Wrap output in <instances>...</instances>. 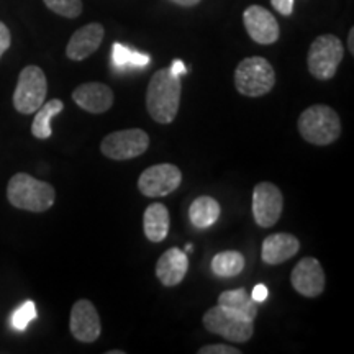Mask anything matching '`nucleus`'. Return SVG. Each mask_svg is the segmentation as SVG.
<instances>
[{"mask_svg": "<svg viewBox=\"0 0 354 354\" xmlns=\"http://www.w3.org/2000/svg\"><path fill=\"white\" fill-rule=\"evenodd\" d=\"M180 76L169 68L154 73L146 91V109L154 122L167 125L174 122L180 105Z\"/></svg>", "mask_w": 354, "mask_h": 354, "instance_id": "nucleus-1", "label": "nucleus"}, {"mask_svg": "<svg viewBox=\"0 0 354 354\" xmlns=\"http://www.w3.org/2000/svg\"><path fill=\"white\" fill-rule=\"evenodd\" d=\"M7 198L15 209L41 214L53 207L56 190L51 184L35 179L25 172H19L8 180Z\"/></svg>", "mask_w": 354, "mask_h": 354, "instance_id": "nucleus-2", "label": "nucleus"}, {"mask_svg": "<svg viewBox=\"0 0 354 354\" xmlns=\"http://www.w3.org/2000/svg\"><path fill=\"white\" fill-rule=\"evenodd\" d=\"M299 133L310 145H331L342 135V120L328 105H312L299 117Z\"/></svg>", "mask_w": 354, "mask_h": 354, "instance_id": "nucleus-3", "label": "nucleus"}, {"mask_svg": "<svg viewBox=\"0 0 354 354\" xmlns=\"http://www.w3.org/2000/svg\"><path fill=\"white\" fill-rule=\"evenodd\" d=\"M276 73L268 59L251 56L243 59L234 71V87L245 97H263L272 91Z\"/></svg>", "mask_w": 354, "mask_h": 354, "instance_id": "nucleus-4", "label": "nucleus"}, {"mask_svg": "<svg viewBox=\"0 0 354 354\" xmlns=\"http://www.w3.org/2000/svg\"><path fill=\"white\" fill-rule=\"evenodd\" d=\"M344 46L342 39L335 35H322L313 39L307 55L310 74L318 81H328L336 74L343 61Z\"/></svg>", "mask_w": 354, "mask_h": 354, "instance_id": "nucleus-5", "label": "nucleus"}, {"mask_svg": "<svg viewBox=\"0 0 354 354\" xmlns=\"http://www.w3.org/2000/svg\"><path fill=\"white\" fill-rule=\"evenodd\" d=\"M48 92V82L43 69L38 66H26L21 71L13 92V107L17 112L35 113L44 104Z\"/></svg>", "mask_w": 354, "mask_h": 354, "instance_id": "nucleus-6", "label": "nucleus"}, {"mask_svg": "<svg viewBox=\"0 0 354 354\" xmlns=\"http://www.w3.org/2000/svg\"><path fill=\"white\" fill-rule=\"evenodd\" d=\"M149 148V136L140 128L110 133L100 145L102 154L113 161H127L138 158Z\"/></svg>", "mask_w": 354, "mask_h": 354, "instance_id": "nucleus-7", "label": "nucleus"}, {"mask_svg": "<svg viewBox=\"0 0 354 354\" xmlns=\"http://www.w3.org/2000/svg\"><path fill=\"white\" fill-rule=\"evenodd\" d=\"M203 326L210 333L218 335L221 338L228 339L232 343H246L250 342L254 333L253 322L241 320V318L230 315L223 308L212 307L202 318Z\"/></svg>", "mask_w": 354, "mask_h": 354, "instance_id": "nucleus-8", "label": "nucleus"}, {"mask_svg": "<svg viewBox=\"0 0 354 354\" xmlns=\"http://www.w3.org/2000/svg\"><path fill=\"white\" fill-rule=\"evenodd\" d=\"M180 183H183V172L179 167L162 162L141 172L138 190L145 197H165L174 192Z\"/></svg>", "mask_w": 354, "mask_h": 354, "instance_id": "nucleus-9", "label": "nucleus"}, {"mask_svg": "<svg viewBox=\"0 0 354 354\" xmlns=\"http://www.w3.org/2000/svg\"><path fill=\"white\" fill-rule=\"evenodd\" d=\"M284 197L281 189L272 183H261L253 190V215L261 228H271L281 218Z\"/></svg>", "mask_w": 354, "mask_h": 354, "instance_id": "nucleus-10", "label": "nucleus"}, {"mask_svg": "<svg viewBox=\"0 0 354 354\" xmlns=\"http://www.w3.org/2000/svg\"><path fill=\"white\" fill-rule=\"evenodd\" d=\"M69 330L81 343H94L100 336L102 325L95 305L87 299L77 300L71 308Z\"/></svg>", "mask_w": 354, "mask_h": 354, "instance_id": "nucleus-11", "label": "nucleus"}, {"mask_svg": "<svg viewBox=\"0 0 354 354\" xmlns=\"http://www.w3.org/2000/svg\"><path fill=\"white\" fill-rule=\"evenodd\" d=\"M292 287L304 297H318L325 290V271L315 258L300 259L290 274Z\"/></svg>", "mask_w": 354, "mask_h": 354, "instance_id": "nucleus-12", "label": "nucleus"}, {"mask_svg": "<svg viewBox=\"0 0 354 354\" xmlns=\"http://www.w3.org/2000/svg\"><path fill=\"white\" fill-rule=\"evenodd\" d=\"M246 32L258 44H272L279 39L281 30L276 17L268 8L261 6H250L243 13Z\"/></svg>", "mask_w": 354, "mask_h": 354, "instance_id": "nucleus-13", "label": "nucleus"}, {"mask_svg": "<svg viewBox=\"0 0 354 354\" xmlns=\"http://www.w3.org/2000/svg\"><path fill=\"white\" fill-rule=\"evenodd\" d=\"M73 100L88 113H105L113 105V92L102 82H87L74 88Z\"/></svg>", "mask_w": 354, "mask_h": 354, "instance_id": "nucleus-14", "label": "nucleus"}, {"mask_svg": "<svg viewBox=\"0 0 354 354\" xmlns=\"http://www.w3.org/2000/svg\"><path fill=\"white\" fill-rule=\"evenodd\" d=\"M105 30L100 24H88L79 28L66 46V56L73 61H84L99 50L104 41Z\"/></svg>", "mask_w": 354, "mask_h": 354, "instance_id": "nucleus-15", "label": "nucleus"}, {"mask_svg": "<svg viewBox=\"0 0 354 354\" xmlns=\"http://www.w3.org/2000/svg\"><path fill=\"white\" fill-rule=\"evenodd\" d=\"M300 250V241L290 233H272L263 241L261 258L266 264L277 266L294 258Z\"/></svg>", "mask_w": 354, "mask_h": 354, "instance_id": "nucleus-16", "label": "nucleus"}, {"mask_svg": "<svg viewBox=\"0 0 354 354\" xmlns=\"http://www.w3.org/2000/svg\"><path fill=\"white\" fill-rule=\"evenodd\" d=\"M189 269V259L179 248H171L161 256L156 264V276L162 286L174 287L184 281Z\"/></svg>", "mask_w": 354, "mask_h": 354, "instance_id": "nucleus-17", "label": "nucleus"}, {"mask_svg": "<svg viewBox=\"0 0 354 354\" xmlns=\"http://www.w3.org/2000/svg\"><path fill=\"white\" fill-rule=\"evenodd\" d=\"M218 307L228 312L230 315L241 318V320L254 322L258 317V305L245 289L221 292L218 297Z\"/></svg>", "mask_w": 354, "mask_h": 354, "instance_id": "nucleus-18", "label": "nucleus"}, {"mask_svg": "<svg viewBox=\"0 0 354 354\" xmlns=\"http://www.w3.org/2000/svg\"><path fill=\"white\" fill-rule=\"evenodd\" d=\"M169 210L162 203H151L145 210L143 228L145 234L151 243H161L169 233Z\"/></svg>", "mask_w": 354, "mask_h": 354, "instance_id": "nucleus-19", "label": "nucleus"}, {"mask_svg": "<svg viewBox=\"0 0 354 354\" xmlns=\"http://www.w3.org/2000/svg\"><path fill=\"white\" fill-rule=\"evenodd\" d=\"M220 216V203L214 197L202 196L192 202L189 209V218L192 227L205 230L212 227Z\"/></svg>", "mask_w": 354, "mask_h": 354, "instance_id": "nucleus-20", "label": "nucleus"}, {"mask_svg": "<svg viewBox=\"0 0 354 354\" xmlns=\"http://www.w3.org/2000/svg\"><path fill=\"white\" fill-rule=\"evenodd\" d=\"M64 104L59 99H53L46 104H43L41 107L37 110L35 115V120L32 123V133L35 138L38 140H48L51 138L53 130H51V120L63 112Z\"/></svg>", "mask_w": 354, "mask_h": 354, "instance_id": "nucleus-21", "label": "nucleus"}, {"mask_svg": "<svg viewBox=\"0 0 354 354\" xmlns=\"http://www.w3.org/2000/svg\"><path fill=\"white\" fill-rule=\"evenodd\" d=\"M151 63V56L146 53H140L131 50V48L123 46L120 43L113 44L112 50V64L117 71L127 69H143Z\"/></svg>", "mask_w": 354, "mask_h": 354, "instance_id": "nucleus-22", "label": "nucleus"}, {"mask_svg": "<svg viewBox=\"0 0 354 354\" xmlns=\"http://www.w3.org/2000/svg\"><path fill=\"white\" fill-rule=\"evenodd\" d=\"M245 269V258L238 251H223L212 259V271L218 277H234Z\"/></svg>", "mask_w": 354, "mask_h": 354, "instance_id": "nucleus-23", "label": "nucleus"}, {"mask_svg": "<svg viewBox=\"0 0 354 354\" xmlns=\"http://www.w3.org/2000/svg\"><path fill=\"white\" fill-rule=\"evenodd\" d=\"M51 12L64 19H77L82 13V0H43Z\"/></svg>", "mask_w": 354, "mask_h": 354, "instance_id": "nucleus-24", "label": "nucleus"}, {"mask_svg": "<svg viewBox=\"0 0 354 354\" xmlns=\"http://www.w3.org/2000/svg\"><path fill=\"white\" fill-rule=\"evenodd\" d=\"M37 318V307H35L33 300H26L20 305L15 312L12 313V326L19 331H25L30 322Z\"/></svg>", "mask_w": 354, "mask_h": 354, "instance_id": "nucleus-25", "label": "nucleus"}, {"mask_svg": "<svg viewBox=\"0 0 354 354\" xmlns=\"http://www.w3.org/2000/svg\"><path fill=\"white\" fill-rule=\"evenodd\" d=\"M198 354H241L238 348L230 346V344H207L197 351Z\"/></svg>", "mask_w": 354, "mask_h": 354, "instance_id": "nucleus-26", "label": "nucleus"}, {"mask_svg": "<svg viewBox=\"0 0 354 354\" xmlns=\"http://www.w3.org/2000/svg\"><path fill=\"white\" fill-rule=\"evenodd\" d=\"M272 7L281 13V15L289 17L294 12V0H271Z\"/></svg>", "mask_w": 354, "mask_h": 354, "instance_id": "nucleus-27", "label": "nucleus"}, {"mask_svg": "<svg viewBox=\"0 0 354 354\" xmlns=\"http://www.w3.org/2000/svg\"><path fill=\"white\" fill-rule=\"evenodd\" d=\"M10 32H8L7 25H3L2 21H0V57L3 56V53H6L8 48H10Z\"/></svg>", "mask_w": 354, "mask_h": 354, "instance_id": "nucleus-28", "label": "nucleus"}, {"mask_svg": "<svg viewBox=\"0 0 354 354\" xmlns=\"http://www.w3.org/2000/svg\"><path fill=\"white\" fill-rule=\"evenodd\" d=\"M268 295H269V290H268V287L266 286H263V284H258L253 289V294H251V299L254 300L256 304L258 302H264L266 299H268Z\"/></svg>", "mask_w": 354, "mask_h": 354, "instance_id": "nucleus-29", "label": "nucleus"}, {"mask_svg": "<svg viewBox=\"0 0 354 354\" xmlns=\"http://www.w3.org/2000/svg\"><path fill=\"white\" fill-rule=\"evenodd\" d=\"M169 69L176 74V76H183V74L187 73V68H185V64L180 59L172 61V64H171Z\"/></svg>", "mask_w": 354, "mask_h": 354, "instance_id": "nucleus-30", "label": "nucleus"}, {"mask_svg": "<svg viewBox=\"0 0 354 354\" xmlns=\"http://www.w3.org/2000/svg\"><path fill=\"white\" fill-rule=\"evenodd\" d=\"M171 2H174L180 7H194L197 3H201V0H171Z\"/></svg>", "mask_w": 354, "mask_h": 354, "instance_id": "nucleus-31", "label": "nucleus"}, {"mask_svg": "<svg viewBox=\"0 0 354 354\" xmlns=\"http://www.w3.org/2000/svg\"><path fill=\"white\" fill-rule=\"evenodd\" d=\"M348 48H349V53H354V28L349 30V37H348Z\"/></svg>", "mask_w": 354, "mask_h": 354, "instance_id": "nucleus-32", "label": "nucleus"}, {"mask_svg": "<svg viewBox=\"0 0 354 354\" xmlns=\"http://www.w3.org/2000/svg\"><path fill=\"white\" fill-rule=\"evenodd\" d=\"M107 354H125V351L118 349V351H107Z\"/></svg>", "mask_w": 354, "mask_h": 354, "instance_id": "nucleus-33", "label": "nucleus"}, {"mask_svg": "<svg viewBox=\"0 0 354 354\" xmlns=\"http://www.w3.org/2000/svg\"><path fill=\"white\" fill-rule=\"evenodd\" d=\"M185 251H192V245H187V246H185Z\"/></svg>", "mask_w": 354, "mask_h": 354, "instance_id": "nucleus-34", "label": "nucleus"}]
</instances>
